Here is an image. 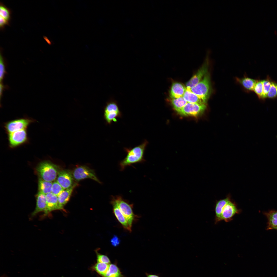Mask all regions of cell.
<instances>
[{
	"label": "cell",
	"mask_w": 277,
	"mask_h": 277,
	"mask_svg": "<svg viewBox=\"0 0 277 277\" xmlns=\"http://www.w3.org/2000/svg\"><path fill=\"white\" fill-rule=\"evenodd\" d=\"M148 143L147 141L145 140L141 144L134 148H124L127 155L120 162V170L123 171L127 166H131L133 164L145 161L144 154Z\"/></svg>",
	"instance_id": "1"
},
{
	"label": "cell",
	"mask_w": 277,
	"mask_h": 277,
	"mask_svg": "<svg viewBox=\"0 0 277 277\" xmlns=\"http://www.w3.org/2000/svg\"><path fill=\"white\" fill-rule=\"evenodd\" d=\"M36 171L39 177L45 181L51 182L55 180L58 171L56 165L47 161L40 163L36 168Z\"/></svg>",
	"instance_id": "2"
},
{
	"label": "cell",
	"mask_w": 277,
	"mask_h": 277,
	"mask_svg": "<svg viewBox=\"0 0 277 277\" xmlns=\"http://www.w3.org/2000/svg\"><path fill=\"white\" fill-rule=\"evenodd\" d=\"M186 88L196 95L205 104L211 92L209 74H206L202 80L194 87L190 88Z\"/></svg>",
	"instance_id": "3"
},
{
	"label": "cell",
	"mask_w": 277,
	"mask_h": 277,
	"mask_svg": "<svg viewBox=\"0 0 277 277\" xmlns=\"http://www.w3.org/2000/svg\"><path fill=\"white\" fill-rule=\"evenodd\" d=\"M36 121L27 117L18 118L4 123L3 127L7 134L22 130L27 129L31 124Z\"/></svg>",
	"instance_id": "4"
},
{
	"label": "cell",
	"mask_w": 277,
	"mask_h": 277,
	"mask_svg": "<svg viewBox=\"0 0 277 277\" xmlns=\"http://www.w3.org/2000/svg\"><path fill=\"white\" fill-rule=\"evenodd\" d=\"M111 199L116 203L131 229L132 223L137 216L133 212V204H130L120 195L113 196Z\"/></svg>",
	"instance_id": "5"
},
{
	"label": "cell",
	"mask_w": 277,
	"mask_h": 277,
	"mask_svg": "<svg viewBox=\"0 0 277 277\" xmlns=\"http://www.w3.org/2000/svg\"><path fill=\"white\" fill-rule=\"evenodd\" d=\"M27 129L22 130L7 134L8 145L9 148L14 149L29 143V139Z\"/></svg>",
	"instance_id": "6"
},
{
	"label": "cell",
	"mask_w": 277,
	"mask_h": 277,
	"mask_svg": "<svg viewBox=\"0 0 277 277\" xmlns=\"http://www.w3.org/2000/svg\"><path fill=\"white\" fill-rule=\"evenodd\" d=\"M122 116L117 102L111 99L107 102L104 108V117L106 123L111 124L112 121H117L116 118H121Z\"/></svg>",
	"instance_id": "7"
},
{
	"label": "cell",
	"mask_w": 277,
	"mask_h": 277,
	"mask_svg": "<svg viewBox=\"0 0 277 277\" xmlns=\"http://www.w3.org/2000/svg\"><path fill=\"white\" fill-rule=\"evenodd\" d=\"M74 180L78 181L86 179H91L100 183L94 171L88 167L84 166H80L76 168L72 173Z\"/></svg>",
	"instance_id": "8"
},
{
	"label": "cell",
	"mask_w": 277,
	"mask_h": 277,
	"mask_svg": "<svg viewBox=\"0 0 277 277\" xmlns=\"http://www.w3.org/2000/svg\"><path fill=\"white\" fill-rule=\"evenodd\" d=\"M204 104L187 103L179 111L180 114L184 116H197L202 113L206 108Z\"/></svg>",
	"instance_id": "9"
},
{
	"label": "cell",
	"mask_w": 277,
	"mask_h": 277,
	"mask_svg": "<svg viewBox=\"0 0 277 277\" xmlns=\"http://www.w3.org/2000/svg\"><path fill=\"white\" fill-rule=\"evenodd\" d=\"M240 210L238 208L236 204L231 199L223 207L219 221L224 220L226 222H229L232 219L234 215L240 213Z\"/></svg>",
	"instance_id": "10"
},
{
	"label": "cell",
	"mask_w": 277,
	"mask_h": 277,
	"mask_svg": "<svg viewBox=\"0 0 277 277\" xmlns=\"http://www.w3.org/2000/svg\"><path fill=\"white\" fill-rule=\"evenodd\" d=\"M207 57L204 63L197 73L186 84V88H190L195 86L203 79L207 73L208 61Z\"/></svg>",
	"instance_id": "11"
},
{
	"label": "cell",
	"mask_w": 277,
	"mask_h": 277,
	"mask_svg": "<svg viewBox=\"0 0 277 277\" xmlns=\"http://www.w3.org/2000/svg\"><path fill=\"white\" fill-rule=\"evenodd\" d=\"M56 181L64 189H69L74 184L72 173L67 170L58 171Z\"/></svg>",
	"instance_id": "12"
},
{
	"label": "cell",
	"mask_w": 277,
	"mask_h": 277,
	"mask_svg": "<svg viewBox=\"0 0 277 277\" xmlns=\"http://www.w3.org/2000/svg\"><path fill=\"white\" fill-rule=\"evenodd\" d=\"M36 204L35 209L31 214V216L32 217L41 212H44L45 213L46 210V200L45 194L38 192L36 195Z\"/></svg>",
	"instance_id": "13"
},
{
	"label": "cell",
	"mask_w": 277,
	"mask_h": 277,
	"mask_svg": "<svg viewBox=\"0 0 277 277\" xmlns=\"http://www.w3.org/2000/svg\"><path fill=\"white\" fill-rule=\"evenodd\" d=\"M46 195L47 208L46 211L44 213L45 216L47 215L52 211L60 210L58 206L57 196L52 192L47 194Z\"/></svg>",
	"instance_id": "14"
},
{
	"label": "cell",
	"mask_w": 277,
	"mask_h": 277,
	"mask_svg": "<svg viewBox=\"0 0 277 277\" xmlns=\"http://www.w3.org/2000/svg\"><path fill=\"white\" fill-rule=\"evenodd\" d=\"M111 203L113 206V213L118 221L124 228L131 232V229L129 226L126 219L116 203L111 199Z\"/></svg>",
	"instance_id": "15"
},
{
	"label": "cell",
	"mask_w": 277,
	"mask_h": 277,
	"mask_svg": "<svg viewBox=\"0 0 277 277\" xmlns=\"http://www.w3.org/2000/svg\"><path fill=\"white\" fill-rule=\"evenodd\" d=\"M76 185L74 184L70 188L64 190L57 196L60 210H64V207L69 201L73 189Z\"/></svg>",
	"instance_id": "16"
},
{
	"label": "cell",
	"mask_w": 277,
	"mask_h": 277,
	"mask_svg": "<svg viewBox=\"0 0 277 277\" xmlns=\"http://www.w3.org/2000/svg\"><path fill=\"white\" fill-rule=\"evenodd\" d=\"M186 90V88L182 84L177 82L174 83L171 88L170 97L174 98L183 96Z\"/></svg>",
	"instance_id": "17"
},
{
	"label": "cell",
	"mask_w": 277,
	"mask_h": 277,
	"mask_svg": "<svg viewBox=\"0 0 277 277\" xmlns=\"http://www.w3.org/2000/svg\"><path fill=\"white\" fill-rule=\"evenodd\" d=\"M264 214L268 220L267 230L275 229L277 227V211L271 210Z\"/></svg>",
	"instance_id": "18"
},
{
	"label": "cell",
	"mask_w": 277,
	"mask_h": 277,
	"mask_svg": "<svg viewBox=\"0 0 277 277\" xmlns=\"http://www.w3.org/2000/svg\"><path fill=\"white\" fill-rule=\"evenodd\" d=\"M230 197L228 195L226 198L220 200L216 203L215 209V222H219V219L222 209L225 205L230 200Z\"/></svg>",
	"instance_id": "19"
},
{
	"label": "cell",
	"mask_w": 277,
	"mask_h": 277,
	"mask_svg": "<svg viewBox=\"0 0 277 277\" xmlns=\"http://www.w3.org/2000/svg\"><path fill=\"white\" fill-rule=\"evenodd\" d=\"M52 183V182L45 181L39 177L38 182V192L45 195L51 192Z\"/></svg>",
	"instance_id": "20"
},
{
	"label": "cell",
	"mask_w": 277,
	"mask_h": 277,
	"mask_svg": "<svg viewBox=\"0 0 277 277\" xmlns=\"http://www.w3.org/2000/svg\"><path fill=\"white\" fill-rule=\"evenodd\" d=\"M183 96L187 103L205 104L196 95L186 88Z\"/></svg>",
	"instance_id": "21"
},
{
	"label": "cell",
	"mask_w": 277,
	"mask_h": 277,
	"mask_svg": "<svg viewBox=\"0 0 277 277\" xmlns=\"http://www.w3.org/2000/svg\"><path fill=\"white\" fill-rule=\"evenodd\" d=\"M237 80L246 89L253 91L254 86L258 81L249 77L238 78Z\"/></svg>",
	"instance_id": "22"
},
{
	"label": "cell",
	"mask_w": 277,
	"mask_h": 277,
	"mask_svg": "<svg viewBox=\"0 0 277 277\" xmlns=\"http://www.w3.org/2000/svg\"><path fill=\"white\" fill-rule=\"evenodd\" d=\"M171 102L174 108L177 112L180 111L187 103L183 96L172 98Z\"/></svg>",
	"instance_id": "23"
},
{
	"label": "cell",
	"mask_w": 277,
	"mask_h": 277,
	"mask_svg": "<svg viewBox=\"0 0 277 277\" xmlns=\"http://www.w3.org/2000/svg\"><path fill=\"white\" fill-rule=\"evenodd\" d=\"M121 272L118 267L114 264H110L104 277H121Z\"/></svg>",
	"instance_id": "24"
},
{
	"label": "cell",
	"mask_w": 277,
	"mask_h": 277,
	"mask_svg": "<svg viewBox=\"0 0 277 277\" xmlns=\"http://www.w3.org/2000/svg\"><path fill=\"white\" fill-rule=\"evenodd\" d=\"M109 265V264L98 262L94 267L95 270L98 273L104 276L108 270Z\"/></svg>",
	"instance_id": "25"
},
{
	"label": "cell",
	"mask_w": 277,
	"mask_h": 277,
	"mask_svg": "<svg viewBox=\"0 0 277 277\" xmlns=\"http://www.w3.org/2000/svg\"><path fill=\"white\" fill-rule=\"evenodd\" d=\"M0 16L9 21L11 18L10 10L2 3H1L0 7Z\"/></svg>",
	"instance_id": "26"
},
{
	"label": "cell",
	"mask_w": 277,
	"mask_h": 277,
	"mask_svg": "<svg viewBox=\"0 0 277 277\" xmlns=\"http://www.w3.org/2000/svg\"><path fill=\"white\" fill-rule=\"evenodd\" d=\"M64 190L56 180L53 183L51 192L56 195L58 196Z\"/></svg>",
	"instance_id": "27"
},
{
	"label": "cell",
	"mask_w": 277,
	"mask_h": 277,
	"mask_svg": "<svg viewBox=\"0 0 277 277\" xmlns=\"http://www.w3.org/2000/svg\"><path fill=\"white\" fill-rule=\"evenodd\" d=\"M253 91L259 98L262 99L263 91L262 81H258L254 86Z\"/></svg>",
	"instance_id": "28"
},
{
	"label": "cell",
	"mask_w": 277,
	"mask_h": 277,
	"mask_svg": "<svg viewBox=\"0 0 277 277\" xmlns=\"http://www.w3.org/2000/svg\"><path fill=\"white\" fill-rule=\"evenodd\" d=\"M277 96V83L272 82L267 97L273 98Z\"/></svg>",
	"instance_id": "29"
},
{
	"label": "cell",
	"mask_w": 277,
	"mask_h": 277,
	"mask_svg": "<svg viewBox=\"0 0 277 277\" xmlns=\"http://www.w3.org/2000/svg\"><path fill=\"white\" fill-rule=\"evenodd\" d=\"M263 85V91L262 99H263L267 97V95L269 91L271 82L269 80H265L262 81Z\"/></svg>",
	"instance_id": "30"
},
{
	"label": "cell",
	"mask_w": 277,
	"mask_h": 277,
	"mask_svg": "<svg viewBox=\"0 0 277 277\" xmlns=\"http://www.w3.org/2000/svg\"><path fill=\"white\" fill-rule=\"evenodd\" d=\"M6 73L5 67L4 60L1 54L0 56V81L2 83L4 75Z\"/></svg>",
	"instance_id": "31"
},
{
	"label": "cell",
	"mask_w": 277,
	"mask_h": 277,
	"mask_svg": "<svg viewBox=\"0 0 277 277\" xmlns=\"http://www.w3.org/2000/svg\"><path fill=\"white\" fill-rule=\"evenodd\" d=\"M97 261L98 262L109 264L110 261L109 258L106 255L98 253L97 254Z\"/></svg>",
	"instance_id": "32"
},
{
	"label": "cell",
	"mask_w": 277,
	"mask_h": 277,
	"mask_svg": "<svg viewBox=\"0 0 277 277\" xmlns=\"http://www.w3.org/2000/svg\"><path fill=\"white\" fill-rule=\"evenodd\" d=\"M110 241L112 245L115 247L119 245L121 241L117 236L114 235L111 239Z\"/></svg>",
	"instance_id": "33"
},
{
	"label": "cell",
	"mask_w": 277,
	"mask_h": 277,
	"mask_svg": "<svg viewBox=\"0 0 277 277\" xmlns=\"http://www.w3.org/2000/svg\"><path fill=\"white\" fill-rule=\"evenodd\" d=\"M8 21L0 16V27L1 29L4 28L5 26L8 24Z\"/></svg>",
	"instance_id": "34"
},
{
	"label": "cell",
	"mask_w": 277,
	"mask_h": 277,
	"mask_svg": "<svg viewBox=\"0 0 277 277\" xmlns=\"http://www.w3.org/2000/svg\"><path fill=\"white\" fill-rule=\"evenodd\" d=\"M4 88V86L3 85L2 83H0V99H1V97L2 95V93L3 91V90Z\"/></svg>",
	"instance_id": "35"
},
{
	"label": "cell",
	"mask_w": 277,
	"mask_h": 277,
	"mask_svg": "<svg viewBox=\"0 0 277 277\" xmlns=\"http://www.w3.org/2000/svg\"><path fill=\"white\" fill-rule=\"evenodd\" d=\"M147 277H159V276L155 275H149Z\"/></svg>",
	"instance_id": "36"
},
{
	"label": "cell",
	"mask_w": 277,
	"mask_h": 277,
	"mask_svg": "<svg viewBox=\"0 0 277 277\" xmlns=\"http://www.w3.org/2000/svg\"><path fill=\"white\" fill-rule=\"evenodd\" d=\"M275 229H276V230H277V227H276V228H275Z\"/></svg>",
	"instance_id": "37"
}]
</instances>
